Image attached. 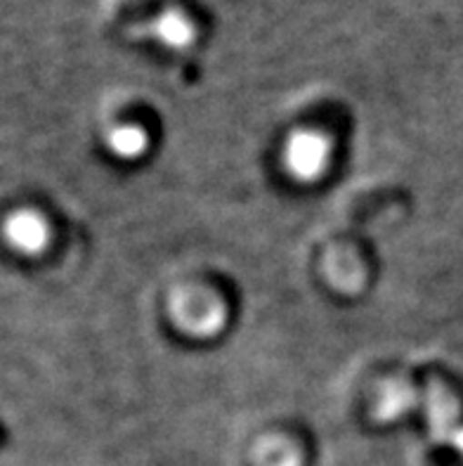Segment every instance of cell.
Here are the masks:
<instances>
[{"label": "cell", "mask_w": 463, "mask_h": 466, "mask_svg": "<svg viewBox=\"0 0 463 466\" xmlns=\"http://www.w3.org/2000/svg\"><path fill=\"white\" fill-rule=\"evenodd\" d=\"M156 34L164 38L168 46L182 47L192 41V24L177 15V12H166L164 17L156 22Z\"/></svg>", "instance_id": "3"}, {"label": "cell", "mask_w": 463, "mask_h": 466, "mask_svg": "<svg viewBox=\"0 0 463 466\" xmlns=\"http://www.w3.org/2000/svg\"><path fill=\"white\" fill-rule=\"evenodd\" d=\"M287 168L300 180H312L322 176L328 164V142L317 133H294L284 149Z\"/></svg>", "instance_id": "1"}, {"label": "cell", "mask_w": 463, "mask_h": 466, "mask_svg": "<svg viewBox=\"0 0 463 466\" xmlns=\"http://www.w3.org/2000/svg\"><path fill=\"white\" fill-rule=\"evenodd\" d=\"M109 147L118 154V157H126V159H133L137 154H142V149L147 147V137L136 126H126V128H116L109 136Z\"/></svg>", "instance_id": "4"}, {"label": "cell", "mask_w": 463, "mask_h": 466, "mask_svg": "<svg viewBox=\"0 0 463 466\" xmlns=\"http://www.w3.org/2000/svg\"><path fill=\"white\" fill-rule=\"evenodd\" d=\"M5 239L19 254H41L47 247V223L34 211H17L5 220Z\"/></svg>", "instance_id": "2"}, {"label": "cell", "mask_w": 463, "mask_h": 466, "mask_svg": "<svg viewBox=\"0 0 463 466\" xmlns=\"http://www.w3.org/2000/svg\"><path fill=\"white\" fill-rule=\"evenodd\" d=\"M457 448H458V450H461V452H463V433H461V436H458V438H457Z\"/></svg>", "instance_id": "5"}]
</instances>
